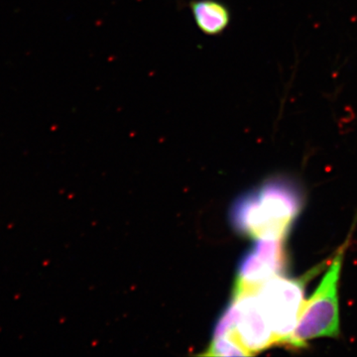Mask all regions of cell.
<instances>
[{
    "label": "cell",
    "instance_id": "6da1fadb",
    "mask_svg": "<svg viewBox=\"0 0 357 357\" xmlns=\"http://www.w3.org/2000/svg\"><path fill=\"white\" fill-rule=\"evenodd\" d=\"M302 189L292 178L274 177L239 197L230 208V222L253 238L286 239L304 208Z\"/></svg>",
    "mask_w": 357,
    "mask_h": 357
},
{
    "label": "cell",
    "instance_id": "52a82bcc",
    "mask_svg": "<svg viewBox=\"0 0 357 357\" xmlns=\"http://www.w3.org/2000/svg\"><path fill=\"white\" fill-rule=\"evenodd\" d=\"M204 354L208 356H248V352L243 347L227 337L213 338V342Z\"/></svg>",
    "mask_w": 357,
    "mask_h": 357
},
{
    "label": "cell",
    "instance_id": "3957f363",
    "mask_svg": "<svg viewBox=\"0 0 357 357\" xmlns=\"http://www.w3.org/2000/svg\"><path fill=\"white\" fill-rule=\"evenodd\" d=\"M255 291L234 293V299L225 307L213 331V338H230L243 347L248 356L277 344Z\"/></svg>",
    "mask_w": 357,
    "mask_h": 357
},
{
    "label": "cell",
    "instance_id": "7a4b0ae2",
    "mask_svg": "<svg viewBox=\"0 0 357 357\" xmlns=\"http://www.w3.org/2000/svg\"><path fill=\"white\" fill-rule=\"evenodd\" d=\"M347 243L338 249L325 276L309 301L305 302L299 321L288 344L302 349L309 340L340 335L338 282Z\"/></svg>",
    "mask_w": 357,
    "mask_h": 357
},
{
    "label": "cell",
    "instance_id": "8992f818",
    "mask_svg": "<svg viewBox=\"0 0 357 357\" xmlns=\"http://www.w3.org/2000/svg\"><path fill=\"white\" fill-rule=\"evenodd\" d=\"M191 9L197 26L204 34H222L229 24V7L220 0H195Z\"/></svg>",
    "mask_w": 357,
    "mask_h": 357
},
{
    "label": "cell",
    "instance_id": "5b68a950",
    "mask_svg": "<svg viewBox=\"0 0 357 357\" xmlns=\"http://www.w3.org/2000/svg\"><path fill=\"white\" fill-rule=\"evenodd\" d=\"M284 241L285 239L257 238L239 262L234 293L255 291L269 279L285 273L288 259Z\"/></svg>",
    "mask_w": 357,
    "mask_h": 357
},
{
    "label": "cell",
    "instance_id": "277c9868",
    "mask_svg": "<svg viewBox=\"0 0 357 357\" xmlns=\"http://www.w3.org/2000/svg\"><path fill=\"white\" fill-rule=\"evenodd\" d=\"M318 270L312 269L298 279L285 278L279 275L256 289V296L271 326L277 344H288L290 342L305 304L307 282Z\"/></svg>",
    "mask_w": 357,
    "mask_h": 357
}]
</instances>
